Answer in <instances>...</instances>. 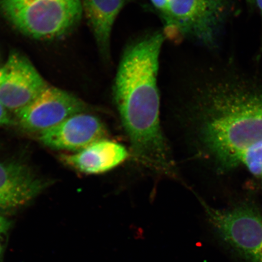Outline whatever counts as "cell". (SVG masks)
<instances>
[{"mask_svg": "<svg viewBox=\"0 0 262 262\" xmlns=\"http://www.w3.org/2000/svg\"><path fill=\"white\" fill-rule=\"evenodd\" d=\"M106 135V127L97 117L81 113L42 133L40 140L51 148L77 152L105 139Z\"/></svg>", "mask_w": 262, "mask_h": 262, "instance_id": "8", "label": "cell"}, {"mask_svg": "<svg viewBox=\"0 0 262 262\" xmlns=\"http://www.w3.org/2000/svg\"><path fill=\"white\" fill-rule=\"evenodd\" d=\"M261 179H262V176L261 177Z\"/></svg>", "mask_w": 262, "mask_h": 262, "instance_id": "18", "label": "cell"}, {"mask_svg": "<svg viewBox=\"0 0 262 262\" xmlns=\"http://www.w3.org/2000/svg\"><path fill=\"white\" fill-rule=\"evenodd\" d=\"M227 0H171L161 15L163 34L173 40L188 39L205 47H214L224 22Z\"/></svg>", "mask_w": 262, "mask_h": 262, "instance_id": "4", "label": "cell"}, {"mask_svg": "<svg viewBox=\"0 0 262 262\" xmlns=\"http://www.w3.org/2000/svg\"><path fill=\"white\" fill-rule=\"evenodd\" d=\"M254 4L256 5L258 9H259L262 17V0H254Z\"/></svg>", "mask_w": 262, "mask_h": 262, "instance_id": "15", "label": "cell"}, {"mask_svg": "<svg viewBox=\"0 0 262 262\" xmlns=\"http://www.w3.org/2000/svg\"><path fill=\"white\" fill-rule=\"evenodd\" d=\"M165 36H141L124 49L113 86L115 102L134 152L147 165L171 171V160L160 123L157 84L160 52Z\"/></svg>", "mask_w": 262, "mask_h": 262, "instance_id": "1", "label": "cell"}, {"mask_svg": "<svg viewBox=\"0 0 262 262\" xmlns=\"http://www.w3.org/2000/svg\"><path fill=\"white\" fill-rule=\"evenodd\" d=\"M86 104L80 98L50 85L21 110L16 113L23 128L41 134L74 115L84 113Z\"/></svg>", "mask_w": 262, "mask_h": 262, "instance_id": "6", "label": "cell"}, {"mask_svg": "<svg viewBox=\"0 0 262 262\" xmlns=\"http://www.w3.org/2000/svg\"><path fill=\"white\" fill-rule=\"evenodd\" d=\"M12 223L8 219L0 215V262L3 261L7 247Z\"/></svg>", "mask_w": 262, "mask_h": 262, "instance_id": "12", "label": "cell"}, {"mask_svg": "<svg viewBox=\"0 0 262 262\" xmlns=\"http://www.w3.org/2000/svg\"><path fill=\"white\" fill-rule=\"evenodd\" d=\"M0 81V103L15 114L34 101L49 84L28 58L9 55Z\"/></svg>", "mask_w": 262, "mask_h": 262, "instance_id": "7", "label": "cell"}, {"mask_svg": "<svg viewBox=\"0 0 262 262\" xmlns=\"http://www.w3.org/2000/svg\"><path fill=\"white\" fill-rule=\"evenodd\" d=\"M7 109L0 103V127L9 125L12 122Z\"/></svg>", "mask_w": 262, "mask_h": 262, "instance_id": "14", "label": "cell"}, {"mask_svg": "<svg viewBox=\"0 0 262 262\" xmlns=\"http://www.w3.org/2000/svg\"><path fill=\"white\" fill-rule=\"evenodd\" d=\"M3 75V68L0 67V81H1Z\"/></svg>", "mask_w": 262, "mask_h": 262, "instance_id": "16", "label": "cell"}, {"mask_svg": "<svg viewBox=\"0 0 262 262\" xmlns=\"http://www.w3.org/2000/svg\"><path fill=\"white\" fill-rule=\"evenodd\" d=\"M249 3H253L254 4V0H247Z\"/></svg>", "mask_w": 262, "mask_h": 262, "instance_id": "17", "label": "cell"}, {"mask_svg": "<svg viewBox=\"0 0 262 262\" xmlns=\"http://www.w3.org/2000/svg\"><path fill=\"white\" fill-rule=\"evenodd\" d=\"M219 236L245 262H262V212L249 205L229 209L205 206Z\"/></svg>", "mask_w": 262, "mask_h": 262, "instance_id": "5", "label": "cell"}, {"mask_svg": "<svg viewBox=\"0 0 262 262\" xmlns=\"http://www.w3.org/2000/svg\"><path fill=\"white\" fill-rule=\"evenodd\" d=\"M150 1L160 16L166 14L168 11L170 3H171V0H150Z\"/></svg>", "mask_w": 262, "mask_h": 262, "instance_id": "13", "label": "cell"}, {"mask_svg": "<svg viewBox=\"0 0 262 262\" xmlns=\"http://www.w3.org/2000/svg\"><path fill=\"white\" fill-rule=\"evenodd\" d=\"M123 145L113 141L103 139L80 151L61 155L66 165L87 174H98L110 171L128 157Z\"/></svg>", "mask_w": 262, "mask_h": 262, "instance_id": "10", "label": "cell"}, {"mask_svg": "<svg viewBox=\"0 0 262 262\" xmlns=\"http://www.w3.org/2000/svg\"><path fill=\"white\" fill-rule=\"evenodd\" d=\"M193 81L206 148L221 169L238 168L246 152L262 145V90L224 78Z\"/></svg>", "mask_w": 262, "mask_h": 262, "instance_id": "2", "label": "cell"}, {"mask_svg": "<svg viewBox=\"0 0 262 262\" xmlns=\"http://www.w3.org/2000/svg\"><path fill=\"white\" fill-rule=\"evenodd\" d=\"M0 10L19 32L38 40L68 34L83 15L81 0H0Z\"/></svg>", "mask_w": 262, "mask_h": 262, "instance_id": "3", "label": "cell"}, {"mask_svg": "<svg viewBox=\"0 0 262 262\" xmlns=\"http://www.w3.org/2000/svg\"><path fill=\"white\" fill-rule=\"evenodd\" d=\"M132 0H81L83 14L104 60L111 58V38L115 21Z\"/></svg>", "mask_w": 262, "mask_h": 262, "instance_id": "11", "label": "cell"}, {"mask_svg": "<svg viewBox=\"0 0 262 262\" xmlns=\"http://www.w3.org/2000/svg\"><path fill=\"white\" fill-rule=\"evenodd\" d=\"M43 180L27 166L18 162H0V212L29 204L45 188Z\"/></svg>", "mask_w": 262, "mask_h": 262, "instance_id": "9", "label": "cell"}]
</instances>
